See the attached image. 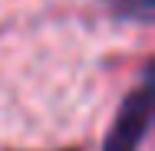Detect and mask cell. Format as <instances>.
<instances>
[{
  "instance_id": "obj_1",
  "label": "cell",
  "mask_w": 155,
  "mask_h": 151,
  "mask_svg": "<svg viewBox=\"0 0 155 151\" xmlns=\"http://www.w3.org/2000/svg\"><path fill=\"white\" fill-rule=\"evenodd\" d=\"M152 112H155V86H152V66H145L142 86L132 89L122 99L102 151H139L142 141H145V135H149Z\"/></svg>"
},
{
  "instance_id": "obj_2",
  "label": "cell",
  "mask_w": 155,
  "mask_h": 151,
  "mask_svg": "<svg viewBox=\"0 0 155 151\" xmlns=\"http://www.w3.org/2000/svg\"><path fill=\"white\" fill-rule=\"evenodd\" d=\"M152 0H116V17H129V20H139V23H152Z\"/></svg>"
}]
</instances>
